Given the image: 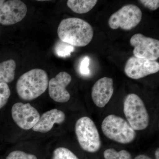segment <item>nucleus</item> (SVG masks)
Wrapping results in <instances>:
<instances>
[{
  "label": "nucleus",
  "instance_id": "1",
  "mask_svg": "<svg viewBox=\"0 0 159 159\" xmlns=\"http://www.w3.org/2000/svg\"><path fill=\"white\" fill-rule=\"evenodd\" d=\"M57 32L61 41L78 47L88 45L93 39L94 34L92 26L78 18L62 20L58 25Z\"/></svg>",
  "mask_w": 159,
  "mask_h": 159
},
{
  "label": "nucleus",
  "instance_id": "2",
  "mask_svg": "<svg viewBox=\"0 0 159 159\" xmlns=\"http://www.w3.org/2000/svg\"><path fill=\"white\" fill-rule=\"evenodd\" d=\"M48 83V76L45 71L42 69H32L23 74L18 80L16 91L21 99L31 101L45 92Z\"/></svg>",
  "mask_w": 159,
  "mask_h": 159
},
{
  "label": "nucleus",
  "instance_id": "3",
  "mask_svg": "<svg viewBox=\"0 0 159 159\" xmlns=\"http://www.w3.org/2000/svg\"><path fill=\"white\" fill-rule=\"evenodd\" d=\"M102 132L109 139L121 144L133 142L136 136L135 131L123 118L109 115L103 119L101 125Z\"/></svg>",
  "mask_w": 159,
  "mask_h": 159
},
{
  "label": "nucleus",
  "instance_id": "4",
  "mask_svg": "<svg viewBox=\"0 0 159 159\" xmlns=\"http://www.w3.org/2000/svg\"><path fill=\"white\" fill-rule=\"evenodd\" d=\"M123 111L127 122L134 130H142L148 127L149 117L144 102L136 94L125 97Z\"/></svg>",
  "mask_w": 159,
  "mask_h": 159
},
{
  "label": "nucleus",
  "instance_id": "5",
  "mask_svg": "<svg viewBox=\"0 0 159 159\" xmlns=\"http://www.w3.org/2000/svg\"><path fill=\"white\" fill-rule=\"evenodd\" d=\"M75 133L84 150L94 153L100 149L101 142L99 132L90 118L84 116L78 119L75 125Z\"/></svg>",
  "mask_w": 159,
  "mask_h": 159
},
{
  "label": "nucleus",
  "instance_id": "6",
  "mask_svg": "<svg viewBox=\"0 0 159 159\" xmlns=\"http://www.w3.org/2000/svg\"><path fill=\"white\" fill-rule=\"evenodd\" d=\"M142 17V11L138 6L132 4L125 5L111 15L108 25L114 30L120 28L128 31L136 27Z\"/></svg>",
  "mask_w": 159,
  "mask_h": 159
},
{
  "label": "nucleus",
  "instance_id": "7",
  "mask_svg": "<svg viewBox=\"0 0 159 159\" xmlns=\"http://www.w3.org/2000/svg\"><path fill=\"white\" fill-rule=\"evenodd\" d=\"M131 45L134 47V57L151 61L159 57V41L146 37L141 33L134 34L130 39Z\"/></svg>",
  "mask_w": 159,
  "mask_h": 159
},
{
  "label": "nucleus",
  "instance_id": "8",
  "mask_svg": "<svg viewBox=\"0 0 159 159\" xmlns=\"http://www.w3.org/2000/svg\"><path fill=\"white\" fill-rule=\"evenodd\" d=\"M159 71V63L132 56L125 63L124 72L131 79H139L156 74Z\"/></svg>",
  "mask_w": 159,
  "mask_h": 159
},
{
  "label": "nucleus",
  "instance_id": "9",
  "mask_svg": "<svg viewBox=\"0 0 159 159\" xmlns=\"http://www.w3.org/2000/svg\"><path fill=\"white\" fill-rule=\"evenodd\" d=\"M11 114L16 125L24 130L33 128L40 116L37 110L29 103H15L11 108Z\"/></svg>",
  "mask_w": 159,
  "mask_h": 159
},
{
  "label": "nucleus",
  "instance_id": "10",
  "mask_svg": "<svg viewBox=\"0 0 159 159\" xmlns=\"http://www.w3.org/2000/svg\"><path fill=\"white\" fill-rule=\"evenodd\" d=\"M25 3L20 0L5 1L0 7V24L9 26L20 22L27 14Z\"/></svg>",
  "mask_w": 159,
  "mask_h": 159
},
{
  "label": "nucleus",
  "instance_id": "11",
  "mask_svg": "<svg viewBox=\"0 0 159 159\" xmlns=\"http://www.w3.org/2000/svg\"><path fill=\"white\" fill-rule=\"evenodd\" d=\"M72 81L71 75L66 72H60L49 81L48 92L50 97L56 102H68L70 95L66 88Z\"/></svg>",
  "mask_w": 159,
  "mask_h": 159
},
{
  "label": "nucleus",
  "instance_id": "12",
  "mask_svg": "<svg viewBox=\"0 0 159 159\" xmlns=\"http://www.w3.org/2000/svg\"><path fill=\"white\" fill-rule=\"evenodd\" d=\"M113 93L112 79L107 77H102L98 80L92 88V99L96 106L102 108L107 104Z\"/></svg>",
  "mask_w": 159,
  "mask_h": 159
},
{
  "label": "nucleus",
  "instance_id": "13",
  "mask_svg": "<svg viewBox=\"0 0 159 159\" xmlns=\"http://www.w3.org/2000/svg\"><path fill=\"white\" fill-rule=\"evenodd\" d=\"M65 119L66 115L62 111L53 109L43 114L32 129L35 132L46 133L51 130L54 124H61Z\"/></svg>",
  "mask_w": 159,
  "mask_h": 159
},
{
  "label": "nucleus",
  "instance_id": "14",
  "mask_svg": "<svg viewBox=\"0 0 159 159\" xmlns=\"http://www.w3.org/2000/svg\"><path fill=\"white\" fill-rule=\"evenodd\" d=\"M16 63L13 59H9L0 63V82H11L15 76Z\"/></svg>",
  "mask_w": 159,
  "mask_h": 159
},
{
  "label": "nucleus",
  "instance_id": "15",
  "mask_svg": "<svg viewBox=\"0 0 159 159\" xmlns=\"http://www.w3.org/2000/svg\"><path fill=\"white\" fill-rule=\"evenodd\" d=\"M97 2V0H69L67 5L75 13L84 14L92 10Z\"/></svg>",
  "mask_w": 159,
  "mask_h": 159
},
{
  "label": "nucleus",
  "instance_id": "16",
  "mask_svg": "<svg viewBox=\"0 0 159 159\" xmlns=\"http://www.w3.org/2000/svg\"><path fill=\"white\" fill-rule=\"evenodd\" d=\"M103 157L105 159H132L131 155L127 151L122 150L117 152L112 148L104 151Z\"/></svg>",
  "mask_w": 159,
  "mask_h": 159
},
{
  "label": "nucleus",
  "instance_id": "17",
  "mask_svg": "<svg viewBox=\"0 0 159 159\" xmlns=\"http://www.w3.org/2000/svg\"><path fill=\"white\" fill-rule=\"evenodd\" d=\"M52 159H79L77 156L68 148L59 147L53 152Z\"/></svg>",
  "mask_w": 159,
  "mask_h": 159
},
{
  "label": "nucleus",
  "instance_id": "18",
  "mask_svg": "<svg viewBox=\"0 0 159 159\" xmlns=\"http://www.w3.org/2000/svg\"><path fill=\"white\" fill-rule=\"evenodd\" d=\"M55 50L58 56L64 57L70 56L71 53L74 51V46L61 41L56 45Z\"/></svg>",
  "mask_w": 159,
  "mask_h": 159
},
{
  "label": "nucleus",
  "instance_id": "19",
  "mask_svg": "<svg viewBox=\"0 0 159 159\" xmlns=\"http://www.w3.org/2000/svg\"><path fill=\"white\" fill-rule=\"evenodd\" d=\"M11 95V91L7 83L0 82V109L8 102Z\"/></svg>",
  "mask_w": 159,
  "mask_h": 159
},
{
  "label": "nucleus",
  "instance_id": "20",
  "mask_svg": "<svg viewBox=\"0 0 159 159\" xmlns=\"http://www.w3.org/2000/svg\"><path fill=\"white\" fill-rule=\"evenodd\" d=\"M6 159H37V158L34 155L16 150L10 152Z\"/></svg>",
  "mask_w": 159,
  "mask_h": 159
},
{
  "label": "nucleus",
  "instance_id": "21",
  "mask_svg": "<svg viewBox=\"0 0 159 159\" xmlns=\"http://www.w3.org/2000/svg\"><path fill=\"white\" fill-rule=\"evenodd\" d=\"M139 2L152 11L157 10L159 7V0H140Z\"/></svg>",
  "mask_w": 159,
  "mask_h": 159
},
{
  "label": "nucleus",
  "instance_id": "22",
  "mask_svg": "<svg viewBox=\"0 0 159 159\" xmlns=\"http://www.w3.org/2000/svg\"><path fill=\"white\" fill-rule=\"evenodd\" d=\"M90 59L89 57H85L80 63V71L83 75H88L90 73L89 66V65Z\"/></svg>",
  "mask_w": 159,
  "mask_h": 159
},
{
  "label": "nucleus",
  "instance_id": "23",
  "mask_svg": "<svg viewBox=\"0 0 159 159\" xmlns=\"http://www.w3.org/2000/svg\"><path fill=\"white\" fill-rule=\"evenodd\" d=\"M134 159H152L145 155H139Z\"/></svg>",
  "mask_w": 159,
  "mask_h": 159
},
{
  "label": "nucleus",
  "instance_id": "24",
  "mask_svg": "<svg viewBox=\"0 0 159 159\" xmlns=\"http://www.w3.org/2000/svg\"><path fill=\"white\" fill-rule=\"evenodd\" d=\"M155 155L156 159H159V148H158L157 149L155 153Z\"/></svg>",
  "mask_w": 159,
  "mask_h": 159
},
{
  "label": "nucleus",
  "instance_id": "25",
  "mask_svg": "<svg viewBox=\"0 0 159 159\" xmlns=\"http://www.w3.org/2000/svg\"><path fill=\"white\" fill-rule=\"evenodd\" d=\"M5 2V1H4V0H0V7L2 6V5H3V3H4Z\"/></svg>",
  "mask_w": 159,
  "mask_h": 159
}]
</instances>
